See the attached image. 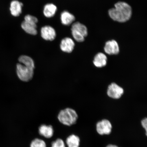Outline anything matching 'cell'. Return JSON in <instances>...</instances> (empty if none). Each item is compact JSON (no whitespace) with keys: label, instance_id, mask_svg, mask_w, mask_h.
<instances>
[{"label":"cell","instance_id":"6da1fadb","mask_svg":"<svg viewBox=\"0 0 147 147\" xmlns=\"http://www.w3.org/2000/svg\"><path fill=\"white\" fill-rule=\"evenodd\" d=\"M108 13L114 21L120 23L125 22L131 18L132 8L127 3L119 1L115 3L114 8L110 9Z\"/></svg>","mask_w":147,"mask_h":147},{"label":"cell","instance_id":"7a4b0ae2","mask_svg":"<svg viewBox=\"0 0 147 147\" xmlns=\"http://www.w3.org/2000/svg\"><path fill=\"white\" fill-rule=\"evenodd\" d=\"M78 118V113L72 108H67L61 110L58 115V119L62 124L71 126L76 123Z\"/></svg>","mask_w":147,"mask_h":147},{"label":"cell","instance_id":"3957f363","mask_svg":"<svg viewBox=\"0 0 147 147\" xmlns=\"http://www.w3.org/2000/svg\"><path fill=\"white\" fill-rule=\"evenodd\" d=\"M38 18L35 16L27 15L24 17V20L22 22V29L26 32L32 35H36L37 34L36 24L38 22Z\"/></svg>","mask_w":147,"mask_h":147},{"label":"cell","instance_id":"277c9868","mask_svg":"<svg viewBox=\"0 0 147 147\" xmlns=\"http://www.w3.org/2000/svg\"><path fill=\"white\" fill-rule=\"evenodd\" d=\"M34 69L21 63L16 65V73L22 81L28 82L32 80L34 75Z\"/></svg>","mask_w":147,"mask_h":147},{"label":"cell","instance_id":"5b68a950","mask_svg":"<svg viewBox=\"0 0 147 147\" xmlns=\"http://www.w3.org/2000/svg\"><path fill=\"white\" fill-rule=\"evenodd\" d=\"M96 128L97 131L100 135H108L111 133L112 126L109 120L104 119L97 123Z\"/></svg>","mask_w":147,"mask_h":147},{"label":"cell","instance_id":"8992f818","mask_svg":"<svg viewBox=\"0 0 147 147\" xmlns=\"http://www.w3.org/2000/svg\"><path fill=\"white\" fill-rule=\"evenodd\" d=\"M123 93V89L115 83H113L108 86L107 94L110 98L119 99L121 98Z\"/></svg>","mask_w":147,"mask_h":147},{"label":"cell","instance_id":"52a82bcc","mask_svg":"<svg viewBox=\"0 0 147 147\" xmlns=\"http://www.w3.org/2000/svg\"><path fill=\"white\" fill-rule=\"evenodd\" d=\"M41 34L42 38L46 41H53L56 36V32L54 28L49 25L42 28Z\"/></svg>","mask_w":147,"mask_h":147},{"label":"cell","instance_id":"ba28073f","mask_svg":"<svg viewBox=\"0 0 147 147\" xmlns=\"http://www.w3.org/2000/svg\"><path fill=\"white\" fill-rule=\"evenodd\" d=\"M75 43L73 40L71 38L66 37L62 39L60 44V48L61 50L67 53H70L74 49Z\"/></svg>","mask_w":147,"mask_h":147},{"label":"cell","instance_id":"9c48e42d","mask_svg":"<svg viewBox=\"0 0 147 147\" xmlns=\"http://www.w3.org/2000/svg\"><path fill=\"white\" fill-rule=\"evenodd\" d=\"M104 50L106 54L109 55H117L119 52L118 44L115 40L107 42L105 46Z\"/></svg>","mask_w":147,"mask_h":147},{"label":"cell","instance_id":"30bf717a","mask_svg":"<svg viewBox=\"0 0 147 147\" xmlns=\"http://www.w3.org/2000/svg\"><path fill=\"white\" fill-rule=\"evenodd\" d=\"M23 4L17 0H14L10 3V10L11 14L15 17H18L22 11Z\"/></svg>","mask_w":147,"mask_h":147},{"label":"cell","instance_id":"8fae6325","mask_svg":"<svg viewBox=\"0 0 147 147\" xmlns=\"http://www.w3.org/2000/svg\"><path fill=\"white\" fill-rule=\"evenodd\" d=\"M107 60V57L105 55L102 53H99L94 57L93 63L97 67H102L106 65Z\"/></svg>","mask_w":147,"mask_h":147},{"label":"cell","instance_id":"7c38bea8","mask_svg":"<svg viewBox=\"0 0 147 147\" xmlns=\"http://www.w3.org/2000/svg\"><path fill=\"white\" fill-rule=\"evenodd\" d=\"M54 132L53 127L51 125H42L38 128V132L40 135L47 138L52 137Z\"/></svg>","mask_w":147,"mask_h":147},{"label":"cell","instance_id":"4fadbf2b","mask_svg":"<svg viewBox=\"0 0 147 147\" xmlns=\"http://www.w3.org/2000/svg\"><path fill=\"white\" fill-rule=\"evenodd\" d=\"M60 19L62 24L69 26L75 21V18L73 14L68 11H64L61 14Z\"/></svg>","mask_w":147,"mask_h":147},{"label":"cell","instance_id":"5bb4252c","mask_svg":"<svg viewBox=\"0 0 147 147\" xmlns=\"http://www.w3.org/2000/svg\"><path fill=\"white\" fill-rule=\"evenodd\" d=\"M57 8L56 5L53 3H47L46 4L43 9V14L45 17L51 18L56 14Z\"/></svg>","mask_w":147,"mask_h":147},{"label":"cell","instance_id":"9a60e30c","mask_svg":"<svg viewBox=\"0 0 147 147\" xmlns=\"http://www.w3.org/2000/svg\"><path fill=\"white\" fill-rule=\"evenodd\" d=\"M71 30L77 31L82 34L85 37L88 35V31L87 27L78 22L72 24Z\"/></svg>","mask_w":147,"mask_h":147},{"label":"cell","instance_id":"2e32d148","mask_svg":"<svg viewBox=\"0 0 147 147\" xmlns=\"http://www.w3.org/2000/svg\"><path fill=\"white\" fill-rule=\"evenodd\" d=\"M18 61L21 63L25 65L34 69L35 63L34 60L30 57L27 55H22L18 58Z\"/></svg>","mask_w":147,"mask_h":147},{"label":"cell","instance_id":"e0dca14e","mask_svg":"<svg viewBox=\"0 0 147 147\" xmlns=\"http://www.w3.org/2000/svg\"><path fill=\"white\" fill-rule=\"evenodd\" d=\"M80 142V138L74 135L69 136L66 140V143L68 147H79Z\"/></svg>","mask_w":147,"mask_h":147},{"label":"cell","instance_id":"ac0fdd59","mask_svg":"<svg viewBox=\"0 0 147 147\" xmlns=\"http://www.w3.org/2000/svg\"><path fill=\"white\" fill-rule=\"evenodd\" d=\"M71 34L75 41L78 42L84 41L85 37L82 34L75 30H71Z\"/></svg>","mask_w":147,"mask_h":147},{"label":"cell","instance_id":"d6986e66","mask_svg":"<svg viewBox=\"0 0 147 147\" xmlns=\"http://www.w3.org/2000/svg\"><path fill=\"white\" fill-rule=\"evenodd\" d=\"M30 147H47L45 142L42 140L36 139L31 142Z\"/></svg>","mask_w":147,"mask_h":147},{"label":"cell","instance_id":"ffe728a7","mask_svg":"<svg viewBox=\"0 0 147 147\" xmlns=\"http://www.w3.org/2000/svg\"><path fill=\"white\" fill-rule=\"evenodd\" d=\"M51 147H65V146L62 140L58 139L52 142Z\"/></svg>","mask_w":147,"mask_h":147},{"label":"cell","instance_id":"44dd1931","mask_svg":"<svg viewBox=\"0 0 147 147\" xmlns=\"http://www.w3.org/2000/svg\"><path fill=\"white\" fill-rule=\"evenodd\" d=\"M141 124L143 128L146 130V134L147 136V118L142 119L141 121Z\"/></svg>","mask_w":147,"mask_h":147},{"label":"cell","instance_id":"7402d4cb","mask_svg":"<svg viewBox=\"0 0 147 147\" xmlns=\"http://www.w3.org/2000/svg\"><path fill=\"white\" fill-rule=\"evenodd\" d=\"M106 147H118V146H115V145L113 144H109L108 145V146H107Z\"/></svg>","mask_w":147,"mask_h":147}]
</instances>
